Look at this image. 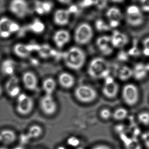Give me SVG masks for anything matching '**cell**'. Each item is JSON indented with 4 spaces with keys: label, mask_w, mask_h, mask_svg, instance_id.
<instances>
[{
    "label": "cell",
    "mask_w": 149,
    "mask_h": 149,
    "mask_svg": "<svg viewBox=\"0 0 149 149\" xmlns=\"http://www.w3.org/2000/svg\"><path fill=\"white\" fill-rule=\"evenodd\" d=\"M9 9L13 15L20 18L25 17L29 14V10L27 0H11Z\"/></svg>",
    "instance_id": "8"
},
{
    "label": "cell",
    "mask_w": 149,
    "mask_h": 149,
    "mask_svg": "<svg viewBox=\"0 0 149 149\" xmlns=\"http://www.w3.org/2000/svg\"><path fill=\"white\" fill-rule=\"evenodd\" d=\"M120 138L125 149H142L141 144L136 137H129L122 134H121Z\"/></svg>",
    "instance_id": "23"
},
{
    "label": "cell",
    "mask_w": 149,
    "mask_h": 149,
    "mask_svg": "<svg viewBox=\"0 0 149 149\" xmlns=\"http://www.w3.org/2000/svg\"><path fill=\"white\" fill-rule=\"evenodd\" d=\"M5 89L7 94L11 98H17L21 93L19 79L15 75L10 76L6 81Z\"/></svg>",
    "instance_id": "11"
},
{
    "label": "cell",
    "mask_w": 149,
    "mask_h": 149,
    "mask_svg": "<svg viewBox=\"0 0 149 149\" xmlns=\"http://www.w3.org/2000/svg\"><path fill=\"white\" fill-rule=\"evenodd\" d=\"M40 149V148H38V149Z\"/></svg>",
    "instance_id": "52"
},
{
    "label": "cell",
    "mask_w": 149,
    "mask_h": 149,
    "mask_svg": "<svg viewBox=\"0 0 149 149\" xmlns=\"http://www.w3.org/2000/svg\"><path fill=\"white\" fill-rule=\"evenodd\" d=\"M106 15L108 21L116 20L121 22L123 18V14L121 10L115 6L108 8L106 12Z\"/></svg>",
    "instance_id": "25"
},
{
    "label": "cell",
    "mask_w": 149,
    "mask_h": 149,
    "mask_svg": "<svg viewBox=\"0 0 149 149\" xmlns=\"http://www.w3.org/2000/svg\"><path fill=\"white\" fill-rule=\"evenodd\" d=\"M133 1H140V0H133Z\"/></svg>",
    "instance_id": "50"
},
{
    "label": "cell",
    "mask_w": 149,
    "mask_h": 149,
    "mask_svg": "<svg viewBox=\"0 0 149 149\" xmlns=\"http://www.w3.org/2000/svg\"><path fill=\"white\" fill-rule=\"evenodd\" d=\"M126 20L131 27H138L142 25L144 17L141 8L135 4L129 5L126 9Z\"/></svg>",
    "instance_id": "4"
},
{
    "label": "cell",
    "mask_w": 149,
    "mask_h": 149,
    "mask_svg": "<svg viewBox=\"0 0 149 149\" xmlns=\"http://www.w3.org/2000/svg\"><path fill=\"white\" fill-rule=\"evenodd\" d=\"M122 96L124 102L129 106H134L139 99V91L137 87L133 84L125 85L122 89Z\"/></svg>",
    "instance_id": "9"
},
{
    "label": "cell",
    "mask_w": 149,
    "mask_h": 149,
    "mask_svg": "<svg viewBox=\"0 0 149 149\" xmlns=\"http://www.w3.org/2000/svg\"><path fill=\"white\" fill-rule=\"evenodd\" d=\"M33 99L28 95L21 93L17 97L16 110L18 114L27 116L32 112L34 108Z\"/></svg>",
    "instance_id": "5"
},
{
    "label": "cell",
    "mask_w": 149,
    "mask_h": 149,
    "mask_svg": "<svg viewBox=\"0 0 149 149\" xmlns=\"http://www.w3.org/2000/svg\"><path fill=\"white\" fill-rule=\"evenodd\" d=\"M53 7L52 3L48 1H38L35 3V10L38 14L44 15L51 11Z\"/></svg>",
    "instance_id": "20"
},
{
    "label": "cell",
    "mask_w": 149,
    "mask_h": 149,
    "mask_svg": "<svg viewBox=\"0 0 149 149\" xmlns=\"http://www.w3.org/2000/svg\"><path fill=\"white\" fill-rule=\"evenodd\" d=\"M88 73L94 79H104L109 75L110 66L108 62L102 58H94L90 62Z\"/></svg>",
    "instance_id": "2"
},
{
    "label": "cell",
    "mask_w": 149,
    "mask_h": 149,
    "mask_svg": "<svg viewBox=\"0 0 149 149\" xmlns=\"http://www.w3.org/2000/svg\"><path fill=\"white\" fill-rule=\"evenodd\" d=\"M29 29L33 33L40 34L44 31L45 25L41 20L36 19H34L33 22L29 25Z\"/></svg>",
    "instance_id": "29"
},
{
    "label": "cell",
    "mask_w": 149,
    "mask_h": 149,
    "mask_svg": "<svg viewBox=\"0 0 149 149\" xmlns=\"http://www.w3.org/2000/svg\"><path fill=\"white\" fill-rule=\"evenodd\" d=\"M133 76L137 80H142L145 79L149 71L147 65L143 63H138L133 69Z\"/></svg>",
    "instance_id": "21"
},
{
    "label": "cell",
    "mask_w": 149,
    "mask_h": 149,
    "mask_svg": "<svg viewBox=\"0 0 149 149\" xmlns=\"http://www.w3.org/2000/svg\"><path fill=\"white\" fill-rule=\"evenodd\" d=\"M14 50L16 55L22 58L27 57L31 53L28 46L22 43L16 45L14 47Z\"/></svg>",
    "instance_id": "27"
},
{
    "label": "cell",
    "mask_w": 149,
    "mask_h": 149,
    "mask_svg": "<svg viewBox=\"0 0 149 149\" xmlns=\"http://www.w3.org/2000/svg\"><path fill=\"white\" fill-rule=\"evenodd\" d=\"M108 0H94V6L99 10L105 9L108 4Z\"/></svg>",
    "instance_id": "33"
},
{
    "label": "cell",
    "mask_w": 149,
    "mask_h": 149,
    "mask_svg": "<svg viewBox=\"0 0 149 149\" xmlns=\"http://www.w3.org/2000/svg\"><path fill=\"white\" fill-rule=\"evenodd\" d=\"M67 10L70 12L71 15V14L77 13L78 10V7L76 5H71V6H70L69 8L67 9Z\"/></svg>",
    "instance_id": "42"
},
{
    "label": "cell",
    "mask_w": 149,
    "mask_h": 149,
    "mask_svg": "<svg viewBox=\"0 0 149 149\" xmlns=\"http://www.w3.org/2000/svg\"><path fill=\"white\" fill-rule=\"evenodd\" d=\"M96 45L100 52L105 56H109L113 52L114 48L112 44L110 36L99 37L97 39Z\"/></svg>",
    "instance_id": "13"
},
{
    "label": "cell",
    "mask_w": 149,
    "mask_h": 149,
    "mask_svg": "<svg viewBox=\"0 0 149 149\" xmlns=\"http://www.w3.org/2000/svg\"><path fill=\"white\" fill-rule=\"evenodd\" d=\"M95 27L97 30L101 32L108 31L111 29L108 23L106 22L104 20L100 18L95 21Z\"/></svg>",
    "instance_id": "31"
},
{
    "label": "cell",
    "mask_w": 149,
    "mask_h": 149,
    "mask_svg": "<svg viewBox=\"0 0 149 149\" xmlns=\"http://www.w3.org/2000/svg\"><path fill=\"white\" fill-rule=\"evenodd\" d=\"M22 81L24 86L27 90L34 91L37 89L38 79L37 75L32 72H24L22 75Z\"/></svg>",
    "instance_id": "14"
},
{
    "label": "cell",
    "mask_w": 149,
    "mask_h": 149,
    "mask_svg": "<svg viewBox=\"0 0 149 149\" xmlns=\"http://www.w3.org/2000/svg\"><path fill=\"white\" fill-rule=\"evenodd\" d=\"M18 140L19 141V144L25 147V145L28 144L30 142L31 139L29 138L26 133L22 134L20 136H18Z\"/></svg>",
    "instance_id": "34"
},
{
    "label": "cell",
    "mask_w": 149,
    "mask_h": 149,
    "mask_svg": "<svg viewBox=\"0 0 149 149\" xmlns=\"http://www.w3.org/2000/svg\"><path fill=\"white\" fill-rule=\"evenodd\" d=\"M20 29L19 24L8 17L0 18V37L3 38L10 37L13 33L17 32Z\"/></svg>",
    "instance_id": "7"
},
{
    "label": "cell",
    "mask_w": 149,
    "mask_h": 149,
    "mask_svg": "<svg viewBox=\"0 0 149 149\" xmlns=\"http://www.w3.org/2000/svg\"><path fill=\"white\" fill-rule=\"evenodd\" d=\"M59 2L63 4H70L72 2V0H57Z\"/></svg>",
    "instance_id": "44"
},
{
    "label": "cell",
    "mask_w": 149,
    "mask_h": 149,
    "mask_svg": "<svg viewBox=\"0 0 149 149\" xmlns=\"http://www.w3.org/2000/svg\"><path fill=\"white\" fill-rule=\"evenodd\" d=\"M71 15L67 9H59L54 13L53 21L54 23L59 26H65L67 25L70 22Z\"/></svg>",
    "instance_id": "18"
},
{
    "label": "cell",
    "mask_w": 149,
    "mask_h": 149,
    "mask_svg": "<svg viewBox=\"0 0 149 149\" xmlns=\"http://www.w3.org/2000/svg\"><path fill=\"white\" fill-rule=\"evenodd\" d=\"M64 61L66 65L73 70H80L85 65L86 55L83 50L76 46L70 48L65 53Z\"/></svg>",
    "instance_id": "1"
},
{
    "label": "cell",
    "mask_w": 149,
    "mask_h": 149,
    "mask_svg": "<svg viewBox=\"0 0 149 149\" xmlns=\"http://www.w3.org/2000/svg\"><path fill=\"white\" fill-rule=\"evenodd\" d=\"M18 139L16 132L9 129H4L0 131V143L8 147L14 144Z\"/></svg>",
    "instance_id": "15"
},
{
    "label": "cell",
    "mask_w": 149,
    "mask_h": 149,
    "mask_svg": "<svg viewBox=\"0 0 149 149\" xmlns=\"http://www.w3.org/2000/svg\"><path fill=\"white\" fill-rule=\"evenodd\" d=\"M127 115V110L123 108H120L114 112L113 116L116 120L121 121L126 119Z\"/></svg>",
    "instance_id": "30"
},
{
    "label": "cell",
    "mask_w": 149,
    "mask_h": 149,
    "mask_svg": "<svg viewBox=\"0 0 149 149\" xmlns=\"http://www.w3.org/2000/svg\"><path fill=\"white\" fill-rule=\"evenodd\" d=\"M92 149H112L111 147L105 144H99L94 146Z\"/></svg>",
    "instance_id": "43"
},
{
    "label": "cell",
    "mask_w": 149,
    "mask_h": 149,
    "mask_svg": "<svg viewBox=\"0 0 149 149\" xmlns=\"http://www.w3.org/2000/svg\"><path fill=\"white\" fill-rule=\"evenodd\" d=\"M93 35V29L92 26L87 23H82L75 29L74 40L78 44L84 45L92 40Z\"/></svg>",
    "instance_id": "3"
},
{
    "label": "cell",
    "mask_w": 149,
    "mask_h": 149,
    "mask_svg": "<svg viewBox=\"0 0 149 149\" xmlns=\"http://www.w3.org/2000/svg\"><path fill=\"white\" fill-rule=\"evenodd\" d=\"M141 139L146 148L149 149V131H146L142 134Z\"/></svg>",
    "instance_id": "40"
},
{
    "label": "cell",
    "mask_w": 149,
    "mask_h": 149,
    "mask_svg": "<svg viewBox=\"0 0 149 149\" xmlns=\"http://www.w3.org/2000/svg\"><path fill=\"white\" fill-rule=\"evenodd\" d=\"M42 87L45 95H53L57 88L56 81L52 78H46L43 81Z\"/></svg>",
    "instance_id": "24"
},
{
    "label": "cell",
    "mask_w": 149,
    "mask_h": 149,
    "mask_svg": "<svg viewBox=\"0 0 149 149\" xmlns=\"http://www.w3.org/2000/svg\"><path fill=\"white\" fill-rule=\"evenodd\" d=\"M109 1L114 3H120L124 2L125 0H109Z\"/></svg>",
    "instance_id": "46"
},
{
    "label": "cell",
    "mask_w": 149,
    "mask_h": 149,
    "mask_svg": "<svg viewBox=\"0 0 149 149\" xmlns=\"http://www.w3.org/2000/svg\"><path fill=\"white\" fill-rule=\"evenodd\" d=\"M121 22L116 20H110L108 21V25L111 29H115L120 25Z\"/></svg>",
    "instance_id": "41"
},
{
    "label": "cell",
    "mask_w": 149,
    "mask_h": 149,
    "mask_svg": "<svg viewBox=\"0 0 149 149\" xmlns=\"http://www.w3.org/2000/svg\"><path fill=\"white\" fill-rule=\"evenodd\" d=\"M117 74L121 80H127L133 76V69L127 66H122L117 70Z\"/></svg>",
    "instance_id": "28"
},
{
    "label": "cell",
    "mask_w": 149,
    "mask_h": 149,
    "mask_svg": "<svg viewBox=\"0 0 149 149\" xmlns=\"http://www.w3.org/2000/svg\"><path fill=\"white\" fill-rule=\"evenodd\" d=\"M0 149H10L8 147H6V146H0Z\"/></svg>",
    "instance_id": "48"
},
{
    "label": "cell",
    "mask_w": 149,
    "mask_h": 149,
    "mask_svg": "<svg viewBox=\"0 0 149 149\" xmlns=\"http://www.w3.org/2000/svg\"><path fill=\"white\" fill-rule=\"evenodd\" d=\"M112 113L110 110L107 109H102L100 112V116L102 119L108 120L111 118Z\"/></svg>",
    "instance_id": "36"
},
{
    "label": "cell",
    "mask_w": 149,
    "mask_h": 149,
    "mask_svg": "<svg viewBox=\"0 0 149 149\" xmlns=\"http://www.w3.org/2000/svg\"><path fill=\"white\" fill-rule=\"evenodd\" d=\"M141 8L143 11L149 12V0H140Z\"/></svg>",
    "instance_id": "38"
},
{
    "label": "cell",
    "mask_w": 149,
    "mask_h": 149,
    "mask_svg": "<svg viewBox=\"0 0 149 149\" xmlns=\"http://www.w3.org/2000/svg\"><path fill=\"white\" fill-rule=\"evenodd\" d=\"M105 84L102 88L103 94L110 99L114 98L119 92V87L118 84L110 75L105 78Z\"/></svg>",
    "instance_id": "12"
},
{
    "label": "cell",
    "mask_w": 149,
    "mask_h": 149,
    "mask_svg": "<svg viewBox=\"0 0 149 149\" xmlns=\"http://www.w3.org/2000/svg\"><path fill=\"white\" fill-rule=\"evenodd\" d=\"M143 45V53L146 56L149 57V37L147 38L144 39Z\"/></svg>",
    "instance_id": "35"
},
{
    "label": "cell",
    "mask_w": 149,
    "mask_h": 149,
    "mask_svg": "<svg viewBox=\"0 0 149 149\" xmlns=\"http://www.w3.org/2000/svg\"><path fill=\"white\" fill-rule=\"evenodd\" d=\"M146 65H147V68H148V70L149 72V62L147 64H146Z\"/></svg>",
    "instance_id": "49"
},
{
    "label": "cell",
    "mask_w": 149,
    "mask_h": 149,
    "mask_svg": "<svg viewBox=\"0 0 149 149\" xmlns=\"http://www.w3.org/2000/svg\"><path fill=\"white\" fill-rule=\"evenodd\" d=\"M77 149H84L82 148H78Z\"/></svg>",
    "instance_id": "51"
},
{
    "label": "cell",
    "mask_w": 149,
    "mask_h": 149,
    "mask_svg": "<svg viewBox=\"0 0 149 149\" xmlns=\"http://www.w3.org/2000/svg\"><path fill=\"white\" fill-rule=\"evenodd\" d=\"M110 37L114 48H123L129 42V37L127 34L117 30L113 31Z\"/></svg>",
    "instance_id": "16"
},
{
    "label": "cell",
    "mask_w": 149,
    "mask_h": 149,
    "mask_svg": "<svg viewBox=\"0 0 149 149\" xmlns=\"http://www.w3.org/2000/svg\"><path fill=\"white\" fill-rule=\"evenodd\" d=\"M71 39V35L68 31L64 29L57 31L53 36L54 43L58 48H63L68 43Z\"/></svg>",
    "instance_id": "17"
},
{
    "label": "cell",
    "mask_w": 149,
    "mask_h": 149,
    "mask_svg": "<svg viewBox=\"0 0 149 149\" xmlns=\"http://www.w3.org/2000/svg\"><path fill=\"white\" fill-rule=\"evenodd\" d=\"M12 149H26V148L24 146L19 144V145L15 146Z\"/></svg>",
    "instance_id": "45"
},
{
    "label": "cell",
    "mask_w": 149,
    "mask_h": 149,
    "mask_svg": "<svg viewBox=\"0 0 149 149\" xmlns=\"http://www.w3.org/2000/svg\"><path fill=\"white\" fill-rule=\"evenodd\" d=\"M67 143L71 147H77L80 144L79 140L77 137L72 136L67 140Z\"/></svg>",
    "instance_id": "39"
},
{
    "label": "cell",
    "mask_w": 149,
    "mask_h": 149,
    "mask_svg": "<svg viewBox=\"0 0 149 149\" xmlns=\"http://www.w3.org/2000/svg\"><path fill=\"white\" fill-rule=\"evenodd\" d=\"M3 92V88L1 85L0 84V97H1L2 95Z\"/></svg>",
    "instance_id": "47"
},
{
    "label": "cell",
    "mask_w": 149,
    "mask_h": 149,
    "mask_svg": "<svg viewBox=\"0 0 149 149\" xmlns=\"http://www.w3.org/2000/svg\"><path fill=\"white\" fill-rule=\"evenodd\" d=\"M139 122L144 126L149 125V113L148 112H143L139 114L138 116Z\"/></svg>",
    "instance_id": "32"
},
{
    "label": "cell",
    "mask_w": 149,
    "mask_h": 149,
    "mask_svg": "<svg viewBox=\"0 0 149 149\" xmlns=\"http://www.w3.org/2000/svg\"><path fill=\"white\" fill-rule=\"evenodd\" d=\"M0 70L3 75L9 77L13 76L16 70L15 62L10 58L5 59L1 63Z\"/></svg>",
    "instance_id": "19"
},
{
    "label": "cell",
    "mask_w": 149,
    "mask_h": 149,
    "mask_svg": "<svg viewBox=\"0 0 149 149\" xmlns=\"http://www.w3.org/2000/svg\"><path fill=\"white\" fill-rule=\"evenodd\" d=\"M43 129L41 126L38 124H34L29 127L26 133L32 140L41 137L43 136Z\"/></svg>",
    "instance_id": "26"
},
{
    "label": "cell",
    "mask_w": 149,
    "mask_h": 149,
    "mask_svg": "<svg viewBox=\"0 0 149 149\" xmlns=\"http://www.w3.org/2000/svg\"><path fill=\"white\" fill-rule=\"evenodd\" d=\"M74 94L79 101L84 103L92 102L97 96L96 90L87 85H80L78 86L75 89Z\"/></svg>",
    "instance_id": "6"
},
{
    "label": "cell",
    "mask_w": 149,
    "mask_h": 149,
    "mask_svg": "<svg viewBox=\"0 0 149 149\" xmlns=\"http://www.w3.org/2000/svg\"><path fill=\"white\" fill-rule=\"evenodd\" d=\"M94 6V0H82L80 3V6L82 8H88Z\"/></svg>",
    "instance_id": "37"
},
{
    "label": "cell",
    "mask_w": 149,
    "mask_h": 149,
    "mask_svg": "<svg viewBox=\"0 0 149 149\" xmlns=\"http://www.w3.org/2000/svg\"><path fill=\"white\" fill-rule=\"evenodd\" d=\"M39 106L41 111L47 116L53 115L57 110V104L53 95H44L40 99Z\"/></svg>",
    "instance_id": "10"
},
{
    "label": "cell",
    "mask_w": 149,
    "mask_h": 149,
    "mask_svg": "<svg viewBox=\"0 0 149 149\" xmlns=\"http://www.w3.org/2000/svg\"><path fill=\"white\" fill-rule=\"evenodd\" d=\"M58 82L62 87L68 89L73 86L75 79L71 74L68 72H62L59 75Z\"/></svg>",
    "instance_id": "22"
}]
</instances>
